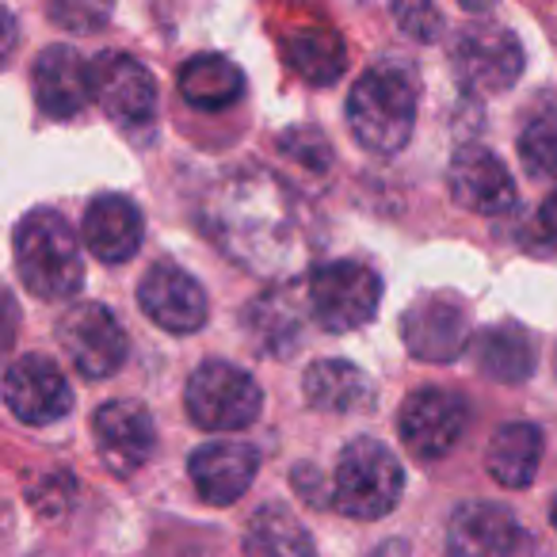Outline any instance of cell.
<instances>
[{
	"mask_svg": "<svg viewBox=\"0 0 557 557\" xmlns=\"http://www.w3.org/2000/svg\"><path fill=\"white\" fill-rule=\"evenodd\" d=\"M58 341H62L70 363L85 379H111L126 359V333L119 318L100 302H77L58 321Z\"/></svg>",
	"mask_w": 557,
	"mask_h": 557,
	"instance_id": "8",
	"label": "cell"
},
{
	"mask_svg": "<svg viewBox=\"0 0 557 557\" xmlns=\"http://www.w3.org/2000/svg\"><path fill=\"white\" fill-rule=\"evenodd\" d=\"M450 65H455V77L466 92L500 96L523 73V47L508 27L473 24L450 47Z\"/></svg>",
	"mask_w": 557,
	"mask_h": 557,
	"instance_id": "7",
	"label": "cell"
},
{
	"mask_svg": "<svg viewBox=\"0 0 557 557\" xmlns=\"http://www.w3.org/2000/svg\"><path fill=\"white\" fill-rule=\"evenodd\" d=\"M4 405L24 424H58L73 409V389L54 359L24 356L4 371Z\"/></svg>",
	"mask_w": 557,
	"mask_h": 557,
	"instance_id": "10",
	"label": "cell"
},
{
	"mask_svg": "<svg viewBox=\"0 0 557 557\" xmlns=\"http://www.w3.org/2000/svg\"><path fill=\"white\" fill-rule=\"evenodd\" d=\"M302 394L321 412H359L374 405V382L348 359H318L306 371Z\"/></svg>",
	"mask_w": 557,
	"mask_h": 557,
	"instance_id": "20",
	"label": "cell"
},
{
	"mask_svg": "<svg viewBox=\"0 0 557 557\" xmlns=\"http://www.w3.org/2000/svg\"><path fill=\"white\" fill-rule=\"evenodd\" d=\"M519 161L531 176L554 180L557 176V103L546 100L527 115L519 131Z\"/></svg>",
	"mask_w": 557,
	"mask_h": 557,
	"instance_id": "27",
	"label": "cell"
},
{
	"mask_svg": "<svg viewBox=\"0 0 557 557\" xmlns=\"http://www.w3.org/2000/svg\"><path fill=\"white\" fill-rule=\"evenodd\" d=\"M283 50H287L290 65L310 85H333L344 73V65H348L344 39L336 32H329V27H298L295 35H287Z\"/></svg>",
	"mask_w": 557,
	"mask_h": 557,
	"instance_id": "24",
	"label": "cell"
},
{
	"mask_svg": "<svg viewBox=\"0 0 557 557\" xmlns=\"http://www.w3.org/2000/svg\"><path fill=\"white\" fill-rule=\"evenodd\" d=\"M16 42H20V24H16V16H12V12L4 9V4H0V65H4L12 58Z\"/></svg>",
	"mask_w": 557,
	"mask_h": 557,
	"instance_id": "31",
	"label": "cell"
},
{
	"mask_svg": "<svg viewBox=\"0 0 557 557\" xmlns=\"http://www.w3.org/2000/svg\"><path fill=\"white\" fill-rule=\"evenodd\" d=\"M92 96L103 108V115L119 126H141L157 111V85L153 73L131 54H100L92 62Z\"/></svg>",
	"mask_w": 557,
	"mask_h": 557,
	"instance_id": "11",
	"label": "cell"
},
{
	"mask_svg": "<svg viewBox=\"0 0 557 557\" xmlns=\"http://www.w3.org/2000/svg\"><path fill=\"white\" fill-rule=\"evenodd\" d=\"M248 329H252V341L260 344V351L287 356L302 336V318L290 306L287 290H271V295L256 298V306L248 310Z\"/></svg>",
	"mask_w": 557,
	"mask_h": 557,
	"instance_id": "26",
	"label": "cell"
},
{
	"mask_svg": "<svg viewBox=\"0 0 557 557\" xmlns=\"http://www.w3.org/2000/svg\"><path fill=\"white\" fill-rule=\"evenodd\" d=\"M405 488L401 462L379 440H351L336 462L333 504L351 519H382L397 508Z\"/></svg>",
	"mask_w": 557,
	"mask_h": 557,
	"instance_id": "4",
	"label": "cell"
},
{
	"mask_svg": "<svg viewBox=\"0 0 557 557\" xmlns=\"http://www.w3.org/2000/svg\"><path fill=\"white\" fill-rule=\"evenodd\" d=\"M450 195L458 207L473 210V214H508L516 207V184H511L508 169L500 164V157H493L481 146H466L450 161Z\"/></svg>",
	"mask_w": 557,
	"mask_h": 557,
	"instance_id": "15",
	"label": "cell"
},
{
	"mask_svg": "<svg viewBox=\"0 0 557 557\" xmlns=\"http://www.w3.org/2000/svg\"><path fill=\"white\" fill-rule=\"evenodd\" d=\"M466 424H470V405L440 386H424L405 397L401 420H397L401 443L420 462H435V458L450 455L455 443L462 440Z\"/></svg>",
	"mask_w": 557,
	"mask_h": 557,
	"instance_id": "9",
	"label": "cell"
},
{
	"mask_svg": "<svg viewBox=\"0 0 557 557\" xmlns=\"http://www.w3.org/2000/svg\"><path fill=\"white\" fill-rule=\"evenodd\" d=\"M146 225L126 195H96L85 210V245L96 260L126 263L141 248Z\"/></svg>",
	"mask_w": 557,
	"mask_h": 557,
	"instance_id": "19",
	"label": "cell"
},
{
	"mask_svg": "<svg viewBox=\"0 0 557 557\" xmlns=\"http://www.w3.org/2000/svg\"><path fill=\"white\" fill-rule=\"evenodd\" d=\"M35 103L50 119H73L92 96V65L70 47H47L35 58Z\"/></svg>",
	"mask_w": 557,
	"mask_h": 557,
	"instance_id": "16",
	"label": "cell"
},
{
	"mask_svg": "<svg viewBox=\"0 0 557 557\" xmlns=\"http://www.w3.org/2000/svg\"><path fill=\"white\" fill-rule=\"evenodd\" d=\"M478 367L493 382H523L534 371V344L523 329L496 325L478 341Z\"/></svg>",
	"mask_w": 557,
	"mask_h": 557,
	"instance_id": "25",
	"label": "cell"
},
{
	"mask_svg": "<svg viewBox=\"0 0 557 557\" xmlns=\"http://www.w3.org/2000/svg\"><path fill=\"white\" fill-rule=\"evenodd\" d=\"M92 435L111 473L131 478L153 455V417L138 401H108L96 409Z\"/></svg>",
	"mask_w": 557,
	"mask_h": 557,
	"instance_id": "14",
	"label": "cell"
},
{
	"mask_svg": "<svg viewBox=\"0 0 557 557\" xmlns=\"http://www.w3.org/2000/svg\"><path fill=\"white\" fill-rule=\"evenodd\" d=\"M542 462V432L527 420H511L488 440L485 466L496 485L504 488H527L539 473Z\"/></svg>",
	"mask_w": 557,
	"mask_h": 557,
	"instance_id": "21",
	"label": "cell"
},
{
	"mask_svg": "<svg viewBox=\"0 0 557 557\" xmlns=\"http://www.w3.org/2000/svg\"><path fill=\"white\" fill-rule=\"evenodd\" d=\"M263 394L248 371L210 359L187 379V417L202 432H240L260 417Z\"/></svg>",
	"mask_w": 557,
	"mask_h": 557,
	"instance_id": "5",
	"label": "cell"
},
{
	"mask_svg": "<svg viewBox=\"0 0 557 557\" xmlns=\"http://www.w3.org/2000/svg\"><path fill=\"white\" fill-rule=\"evenodd\" d=\"M379 302L382 278L367 263L336 260L310 278V313L325 333H356L379 313Z\"/></svg>",
	"mask_w": 557,
	"mask_h": 557,
	"instance_id": "6",
	"label": "cell"
},
{
	"mask_svg": "<svg viewBox=\"0 0 557 557\" xmlns=\"http://www.w3.org/2000/svg\"><path fill=\"white\" fill-rule=\"evenodd\" d=\"M180 96L199 111H225L245 92V73L222 54H199L184 62L176 77Z\"/></svg>",
	"mask_w": 557,
	"mask_h": 557,
	"instance_id": "22",
	"label": "cell"
},
{
	"mask_svg": "<svg viewBox=\"0 0 557 557\" xmlns=\"http://www.w3.org/2000/svg\"><path fill=\"white\" fill-rule=\"evenodd\" d=\"M16 329H20V306L12 298V290L0 283V359L9 356L12 344H16Z\"/></svg>",
	"mask_w": 557,
	"mask_h": 557,
	"instance_id": "30",
	"label": "cell"
},
{
	"mask_svg": "<svg viewBox=\"0 0 557 557\" xmlns=\"http://www.w3.org/2000/svg\"><path fill=\"white\" fill-rule=\"evenodd\" d=\"M554 527H557V500H554Z\"/></svg>",
	"mask_w": 557,
	"mask_h": 557,
	"instance_id": "34",
	"label": "cell"
},
{
	"mask_svg": "<svg viewBox=\"0 0 557 557\" xmlns=\"http://www.w3.org/2000/svg\"><path fill=\"white\" fill-rule=\"evenodd\" d=\"M458 4H462L466 12H488L493 9V0H458Z\"/></svg>",
	"mask_w": 557,
	"mask_h": 557,
	"instance_id": "33",
	"label": "cell"
},
{
	"mask_svg": "<svg viewBox=\"0 0 557 557\" xmlns=\"http://www.w3.org/2000/svg\"><path fill=\"white\" fill-rule=\"evenodd\" d=\"M187 470H191V481L202 500L233 504L248 493L256 470H260V458H256V450L248 443L218 440V443H202L191 455V462H187Z\"/></svg>",
	"mask_w": 557,
	"mask_h": 557,
	"instance_id": "17",
	"label": "cell"
},
{
	"mask_svg": "<svg viewBox=\"0 0 557 557\" xmlns=\"http://www.w3.org/2000/svg\"><path fill=\"white\" fill-rule=\"evenodd\" d=\"M542 230H546L549 237L557 240V191L549 195L546 202H542Z\"/></svg>",
	"mask_w": 557,
	"mask_h": 557,
	"instance_id": "32",
	"label": "cell"
},
{
	"mask_svg": "<svg viewBox=\"0 0 557 557\" xmlns=\"http://www.w3.org/2000/svg\"><path fill=\"white\" fill-rule=\"evenodd\" d=\"M47 12L70 32H100L111 16V0H50Z\"/></svg>",
	"mask_w": 557,
	"mask_h": 557,
	"instance_id": "29",
	"label": "cell"
},
{
	"mask_svg": "<svg viewBox=\"0 0 557 557\" xmlns=\"http://www.w3.org/2000/svg\"><path fill=\"white\" fill-rule=\"evenodd\" d=\"M351 138L374 157H394L409 146L417 126V85L401 65H374L348 92Z\"/></svg>",
	"mask_w": 557,
	"mask_h": 557,
	"instance_id": "2",
	"label": "cell"
},
{
	"mask_svg": "<svg viewBox=\"0 0 557 557\" xmlns=\"http://www.w3.org/2000/svg\"><path fill=\"white\" fill-rule=\"evenodd\" d=\"M245 557H318L313 539L290 511L260 508L248 519Z\"/></svg>",
	"mask_w": 557,
	"mask_h": 557,
	"instance_id": "23",
	"label": "cell"
},
{
	"mask_svg": "<svg viewBox=\"0 0 557 557\" xmlns=\"http://www.w3.org/2000/svg\"><path fill=\"white\" fill-rule=\"evenodd\" d=\"M394 20L417 42H435L443 35V12L435 0H394Z\"/></svg>",
	"mask_w": 557,
	"mask_h": 557,
	"instance_id": "28",
	"label": "cell"
},
{
	"mask_svg": "<svg viewBox=\"0 0 557 557\" xmlns=\"http://www.w3.org/2000/svg\"><path fill=\"white\" fill-rule=\"evenodd\" d=\"M16 271L32 295L47 302H65L85 283V256L73 225L58 210H32L16 225Z\"/></svg>",
	"mask_w": 557,
	"mask_h": 557,
	"instance_id": "3",
	"label": "cell"
},
{
	"mask_svg": "<svg viewBox=\"0 0 557 557\" xmlns=\"http://www.w3.org/2000/svg\"><path fill=\"white\" fill-rule=\"evenodd\" d=\"M401 336L405 348L424 363H450L466 351L470 341V318L466 306L458 298H420L417 306H409V313L401 318Z\"/></svg>",
	"mask_w": 557,
	"mask_h": 557,
	"instance_id": "13",
	"label": "cell"
},
{
	"mask_svg": "<svg viewBox=\"0 0 557 557\" xmlns=\"http://www.w3.org/2000/svg\"><path fill=\"white\" fill-rule=\"evenodd\" d=\"M519 527L508 508L488 500H470L447 523V557H511Z\"/></svg>",
	"mask_w": 557,
	"mask_h": 557,
	"instance_id": "18",
	"label": "cell"
},
{
	"mask_svg": "<svg viewBox=\"0 0 557 557\" xmlns=\"http://www.w3.org/2000/svg\"><path fill=\"white\" fill-rule=\"evenodd\" d=\"M207 230L245 268L271 275L306 252L298 240V202L263 172L230 176L207 195Z\"/></svg>",
	"mask_w": 557,
	"mask_h": 557,
	"instance_id": "1",
	"label": "cell"
},
{
	"mask_svg": "<svg viewBox=\"0 0 557 557\" xmlns=\"http://www.w3.org/2000/svg\"><path fill=\"white\" fill-rule=\"evenodd\" d=\"M138 302L153 325H161L172 336H191L207 325V295L187 271L172 263H157L138 287Z\"/></svg>",
	"mask_w": 557,
	"mask_h": 557,
	"instance_id": "12",
	"label": "cell"
}]
</instances>
